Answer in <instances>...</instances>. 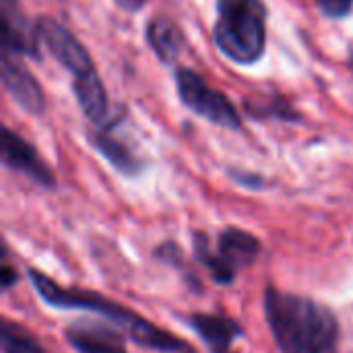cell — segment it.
Returning a JSON list of instances; mask_svg holds the SVG:
<instances>
[{
	"label": "cell",
	"mask_w": 353,
	"mask_h": 353,
	"mask_svg": "<svg viewBox=\"0 0 353 353\" xmlns=\"http://www.w3.org/2000/svg\"><path fill=\"white\" fill-rule=\"evenodd\" d=\"M265 314L283 353H337L339 321L325 304L275 288L265 292Z\"/></svg>",
	"instance_id": "obj_1"
},
{
	"label": "cell",
	"mask_w": 353,
	"mask_h": 353,
	"mask_svg": "<svg viewBox=\"0 0 353 353\" xmlns=\"http://www.w3.org/2000/svg\"><path fill=\"white\" fill-rule=\"evenodd\" d=\"M29 279H31L33 288L37 290L39 298L54 308H81V310L97 312V314L110 319L120 329H124L132 337L134 343H139L147 350H153V352L192 353V350L176 335L155 327L153 323L145 321L137 312L124 308L118 302L108 300L101 294L87 292V290H74V288H62L54 279L46 277L43 273H39L35 269L29 271Z\"/></svg>",
	"instance_id": "obj_2"
},
{
	"label": "cell",
	"mask_w": 353,
	"mask_h": 353,
	"mask_svg": "<svg viewBox=\"0 0 353 353\" xmlns=\"http://www.w3.org/2000/svg\"><path fill=\"white\" fill-rule=\"evenodd\" d=\"M213 39L238 64L256 62L267 43V8L261 0H217Z\"/></svg>",
	"instance_id": "obj_3"
},
{
	"label": "cell",
	"mask_w": 353,
	"mask_h": 353,
	"mask_svg": "<svg viewBox=\"0 0 353 353\" xmlns=\"http://www.w3.org/2000/svg\"><path fill=\"white\" fill-rule=\"evenodd\" d=\"M194 254L209 269L211 277L219 285H232L236 273L244 267H250L261 254V242L250 232L240 228H228L217 238V250L209 248V242L203 234L194 236Z\"/></svg>",
	"instance_id": "obj_4"
},
{
	"label": "cell",
	"mask_w": 353,
	"mask_h": 353,
	"mask_svg": "<svg viewBox=\"0 0 353 353\" xmlns=\"http://www.w3.org/2000/svg\"><path fill=\"white\" fill-rule=\"evenodd\" d=\"M176 87H178V95L182 103L194 114H199L201 118L217 126L230 128V130H236L242 126V120L236 108L232 105V101L221 91L211 89L205 83V79L196 74L194 70L180 68L176 72Z\"/></svg>",
	"instance_id": "obj_5"
},
{
	"label": "cell",
	"mask_w": 353,
	"mask_h": 353,
	"mask_svg": "<svg viewBox=\"0 0 353 353\" xmlns=\"http://www.w3.org/2000/svg\"><path fill=\"white\" fill-rule=\"evenodd\" d=\"M37 27V35L39 39L48 46L50 54L72 72L74 79L87 77L91 72H95L93 60L89 56V52L85 50V46L66 29L62 27L58 21L50 19V17H41L35 23Z\"/></svg>",
	"instance_id": "obj_6"
},
{
	"label": "cell",
	"mask_w": 353,
	"mask_h": 353,
	"mask_svg": "<svg viewBox=\"0 0 353 353\" xmlns=\"http://www.w3.org/2000/svg\"><path fill=\"white\" fill-rule=\"evenodd\" d=\"M0 151H2V161L6 168L21 172L23 176L31 178L33 182H37L43 188H54L56 178H54L50 165L39 157V153L23 137H19L10 128H2Z\"/></svg>",
	"instance_id": "obj_7"
},
{
	"label": "cell",
	"mask_w": 353,
	"mask_h": 353,
	"mask_svg": "<svg viewBox=\"0 0 353 353\" xmlns=\"http://www.w3.org/2000/svg\"><path fill=\"white\" fill-rule=\"evenodd\" d=\"M0 21H2V52L14 56L39 58L37 27L29 23L19 0H0Z\"/></svg>",
	"instance_id": "obj_8"
},
{
	"label": "cell",
	"mask_w": 353,
	"mask_h": 353,
	"mask_svg": "<svg viewBox=\"0 0 353 353\" xmlns=\"http://www.w3.org/2000/svg\"><path fill=\"white\" fill-rule=\"evenodd\" d=\"M0 74L4 89L10 93V97L31 116H39L46 110V97L35 81V77L25 68V64L8 52H2L0 62Z\"/></svg>",
	"instance_id": "obj_9"
},
{
	"label": "cell",
	"mask_w": 353,
	"mask_h": 353,
	"mask_svg": "<svg viewBox=\"0 0 353 353\" xmlns=\"http://www.w3.org/2000/svg\"><path fill=\"white\" fill-rule=\"evenodd\" d=\"M64 337L79 353H128L124 335L105 323L74 321L66 327Z\"/></svg>",
	"instance_id": "obj_10"
},
{
	"label": "cell",
	"mask_w": 353,
	"mask_h": 353,
	"mask_svg": "<svg viewBox=\"0 0 353 353\" xmlns=\"http://www.w3.org/2000/svg\"><path fill=\"white\" fill-rule=\"evenodd\" d=\"M188 323L213 353H230L232 343L244 333L236 321L221 314H192Z\"/></svg>",
	"instance_id": "obj_11"
},
{
	"label": "cell",
	"mask_w": 353,
	"mask_h": 353,
	"mask_svg": "<svg viewBox=\"0 0 353 353\" xmlns=\"http://www.w3.org/2000/svg\"><path fill=\"white\" fill-rule=\"evenodd\" d=\"M147 41L157 54V58L165 64L176 62L184 48V35L178 25L165 17L153 19L147 25Z\"/></svg>",
	"instance_id": "obj_12"
},
{
	"label": "cell",
	"mask_w": 353,
	"mask_h": 353,
	"mask_svg": "<svg viewBox=\"0 0 353 353\" xmlns=\"http://www.w3.org/2000/svg\"><path fill=\"white\" fill-rule=\"evenodd\" d=\"M74 93L83 114L91 122H101L108 114V93L97 72L74 79Z\"/></svg>",
	"instance_id": "obj_13"
},
{
	"label": "cell",
	"mask_w": 353,
	"mask_h": 353,
	"mask_svg": "<svg viewBox=\"0 0 353 353\" xmlns=\"http://www.w3.org/2000/svg\"><path fill=\"white\" fill-rule=\"evenodd\" d=\"M95 147H97V151H101V155H103L116 170H120V172H124V174H128V176H132V174H137V172L141 170V161L128 151V147L122 145V143H120L118 139H114L112 134H108L105 130L97 134Z\"/></svg>",
	"instance_id": "obj_14"
},
{
	"label": "cell",
	"mask_w": 353,
	"mask_h": 353,
	"mask_svg": "<svg viewBox=\"0 0 353 353\" xmlns=\"http://www.w3.org/2000/svg\"><path fill=\"white\" fill-rule=\"evenodd\" d=\"M0 345L2 353H48L29 331L8 319H2L0 325Z\"/></svg>",
	"instance_id": "obj_15"
},
{
	"label": "cell",
	"mask_w": 353,
	"mask_h": 353,
	"mask_svg": "<svg viewBox=\"0 0 353 353\" xmlns=\"http://www.w3.org/2000/svg\"><path fill=\"white\" fill-rule=\"evenodd\" d=\"M319 8L331 17V19H341L353 8V0H316Z\"/></svg>",
	"instance_id": "obj_16"
},
{
	"label": "cell",
	"mask_w": 353,
	"mask_h": 353,
	"mask_svg": "<svg viewBox=\"0 0 353 353\" xmlns=\"http://www.w3.org/2000/svg\"><path fill=\"white\" fill-rule=\"evenodd\" d=\"M0 277H2V288L4 290H8L14 281H17V273H14V269L10 267V265H2V273H0Z\"/></svg>",
	"instance_id": "obj_17"
},
{
	"label": "cell",
	"mask_w": 353,
	"mask_h": 353,
	"mask_svg": "<svg viewBox=\"0 0 353 353\" xmlns=\"http://www.w3.org/2000/svg\"><path fill=\"white\" fill-rule=\"evenodd\" d=\"M116 4H118L120 8L128 10V12H134V10H139V8H143V6L147 4V0H116Z\"/></svg>",
	"instance_id": "obj_18"
},
{
	"label": "cell",
	"mask_w": 353,
	"mask_h": 353,
	"mask_svg": "<svg viewBox=\"0 0 353 353\" xmlns=\"http://www.w3.org/2000/svg\"><path fill=\"white\" fill-rule=\"evenodd\" d=\"M352 70H353V58H352Z\"/></svg>",
	"instance_id": "obj_19"
},
{
	"label": "cell",
	"mask_w": 353,
	"mask_h": 353,
	"mask_svg": "<svg viewBox=\"0 0 353 353\" xmlns=\"http://www.w3.org/2000/svg\"><path fill=\"white\" fill-rule=\"evenodd\" d=\"M230 353H232V352H230Z\"/></svg>",
	"instance_id": "obj_20"
}]
</instances>
